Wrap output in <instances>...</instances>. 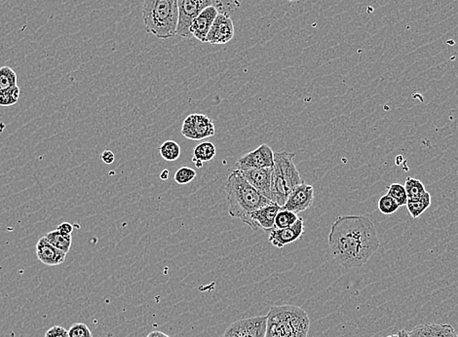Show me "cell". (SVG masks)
<instances>
[{"instance_id": "6da1fadb", "label": "cell", "mask_w": 458, "mask_h": 337, "mask_svg": "<svg viewBox=\"0 0 458 337\" xmlns=\"http://www.w3.org/2000/svg\"><path fill=\"white\" fill-rule=\"evenodd\" d=\"M381 247L376 227L364 215H343L329 233L331 257L345 269L361 268Z\"/></svg>"}, {"instance_id": "7a4b0ae2", "label": "cell", "mask_w": 458, "mask_h": 337, "mask_svg": "<svg viewBox=\"0 0 458 337\" xmlns=\"http://www.w3.org/2000/svg\"><path fill=\"white\" fill-rule=\"evenodd\" d=\"M225 192L229 201L230 217L241 220L253 230H257L250 215L272 201L260 194L243 176L240 170H234L225 182Z\"/></svg>"}, {"instance_id": "3957f363", "label": "cell", "mask_w": 458, "mask_h": 337, "mask_svg": "<svg viewBox=\"0 0 458 337\" xmlns=\"http://www.w3.org/2000/svg\"><path fill=\"white\" fill-rule=\"evenodd\" d=\"M143 21L146 32L159 39L174 37L178 30V0H144Z\"/></svg>"}, {"instance_id": "277c9868", "label": "cell", "mask_w": 458, "mask_h": 337, "mask_svg": "<svg viewBox=\"0 0 458 337\" xmlns=\"http://www.w3.org/2000/svg\"><path fill=\"white\" fill-rule=\"evenodd\" d=\"M310 321L298 306H273L267 314L265 337H306Z\"/></svg>"}, {"instance_id": "5b68a950", "label": "cell", "mask_w": 458, "mask_h": 337, "mask_svg": "<svg viewBox=\"0 0 458 337\" xmlns=\"http://www.w3.org/2000/svg\"><path fill=\"white\" fill-rule=\"evenodd\" d=\"M295 152H274V166L272 177V201L280 207L284 206L288 195L295 187L303 184L300 172L293 158Z\"/></svg>"}, {"instance_id": "8992f818", "label": "cell", "mask_w": 458, "mask_h": 337, "mask_svg": "<svg viewBox=\"0 0 458 337\" xmlns=\"http://www.w3.org/2000/svg\"><path fill=\"white\" fill-rule=\"evenodd\" d=\"M212 5V0H178L179 24L177 35L182 38H191L189 27L192 23L200 13Z\"/></svg>"}, {"instance_id": "52a82bcc", "label": "cell", "mask_w": 458, "mask_h": 337, "mask_svg": "<svg viewBox=\"0 0 458 337\" xmlns=\"http://www.w3.org/2000/svg\"><path fill=\"white\" fill-rule=\"evenodd\" d=\"M216 134L214 121L204 114H191L184 119L182 135L191 141H201Z\"/></svg>"}, {"instance_id": "ba28073f", "label": "cell", "mask_w": 458, "mask_h": 337, "mask_svg": "<svg viewBox=\"0 0 458 337\" xmlns=\"http://www.w3.org/2000/svg\"><path fill=\"white\" fill-rule=\"evenodd\" d=\"M267 316L254 317L234 322L222 337H265Z\"/></svg>"}, {"instance_id": "9c48e42d", "label": "cell", "mask_w": 458, "mask_h": 337, "mask_svg": "<svg viewBox=\"0 0 458 337\" xmlns=\"http://www.w3.org/2000/svg\"><path fill=\"white\" fill-rule=\"evenodd\" d=\"M274 166V152L268 144H263L255 151L242 156L237 161L236 167L240 171L250 169L273 168Z\"/></svg>"}, {"instance_id": "30bf717a", "label": "cell", "mask_w": 458, "mask_h": 337, "mask_svg": "<svg viewBox=\"0 0 458 337\" xmlns=\"http://www.w3.org/2000/svg\"><path fill=\"white\" fill-rule=\"evenodd\" d=\"M314 187L303 182V184L295 187L291 192V194L288 195L287 202L285 203L284 206L281 207V209L287 210V211H291L298 215L312 207L313 203H314Z\"/></svg>"}, {"instance_id": "8fae6325", "label": "cell", "mask_w": 458, "mask_h": 337, "mask_svg": "<svg viewBox=\"0 0 458 337\" xmlns=\"http://www.w3.org/2000/svg\"><path fill=\"white\" fill-rule=\"evenodd\" d=\"M234 30L231 17L227 13L219 12L207 35L206 43L214 45L227 44L234 38Z\"/></svg>"}, {"instance_id": "7c38bea8", "label": "cell", "mask_w": 458, "mask_h": 337, "mask_svg": "<svg viewBox=\"0 0 458 337\" xmlns=\"http://www.w3.org/2000/svg\"><path fill=\"white\" fill-rule=\"evenodd\" d=\"M305 220H303V217H300L292 227L282 228V229L274 228L269 233L268 241L274 247L278 248V249H282L286 246L292 244L295 241L301 239V237L305 235Z\"/></svg>"}, {"instance_id": "4fadbf2b", "label": "cell", "mask_w": 458, "mask_h": 337, "mask_svg": "<svg viewBox=\"0 0 458 337\" xmlns=\"http://www.w3.org/2000/svg\"><path fill=\"white\" fill-rule=\"evenodd\" d=\"M217 14H219V11L214 5L207 7L200 13L189 27L191 37L196 38L200 42L206 43L207 35H208Z\"/></svg>"}, {"instance_id": "5bb4252c", "label": "cell", "mask_w": 458, "mask_h": 337, "mask_svg": "<svg viewBox=\"0 0 458 337\" xmlns=\"http://www.w3.org/2000/svg\"><path fill=\"white\" fill-rule=\"evenodd\" d=\"M272 170L273 168H262L241 171L245 179L270 201H272Z\"/></svg>"}, {"instance_id": "9a60e30c", "label": "cell", "mask_w": 458, "mask_h": 337, "mask_svg": "<svg viewBox=\"0 0 458 337\" xmlns=\"http://www.w3.org/2000/svg\"><path fill=\"white\" fill-rule=\"evenodd\" d=\"M68 253L63 252L48 242L46 238H40L37 244V257L40 262L47 266H57L65 262Z\"/></svg>"}, {"instance_id": "2e32d148", "label": "cell", "mask_w": 458, "mask_h": 337, "mask_svg": "<svg viewBox=\"0 0 458 337\" xmlns=\"http://www.w3.org/2000/svg\"><path fill=\"white\" fill-rule=\"evenodd\" d=\"M280 210L279 205L272 203V204L267 205V206L260 208L253 212L250 215V219L257 229L260 228L263 231L270 233L275 228V217Z\"/></svg>"}, {"instance_id": "e0dca14e", "label": "cell", "mask_w": 458, "mask_h": 337, "mask_svg": "<svg viewBox=\"0 0 458 337\" xmlns=\"http://www.w3.org/2000/svg\"><path fill=\"white\" fill-rule=\"evenodd\" d=\"M217 154V148L211 141H205L198 144L193 151L192 162L197 168H202L205 162L211 161Z\"/></svg>"}, {"instance_id": "ac0fdd59", "label": "cell", "mask_w": 458, "mask_h": 337, "mask_svg": "<svg viewBox=\"0 0 458 337\" xmlns=\"http://www.w3.org/2000/svg\"><path fill=\"white\" fill-rule=\"evenodd\" d=\"M44 237L46 238L50 244L65 253L70 252V248H72V235L64 234V233L60 232L59 230L55 229L53 231L48 232Z\"/></svg>"}, {"instance_id": "d6986e66", "label": "cell", "mask_w": 458, "mask_h": 337, "mask_svg": "<svg viewBox=\"0 0 458 337\" xmlns=\"http://www.w3.org/2000/svg\"><path fill=\"white\" fill-rule=\"evenodd\" d=\"M430 205H431V195H430L429 192H426L421 198L409 200L406 206L412 217L417 219V217H419L420 215L428 209Z\"/></svg>"}, {"instance_id": "ffe728a7", "label": "cell", "mask_w": 458, "mask_h": 337, "mask_svg": "<svg viewBox=\"0 0 458 337\" xmlns=\"http://www.w3.org/2000/svg\"><path fill=\"white\" fill-rule=\"evenodd\" d=\"M404 186L405 189H406L407 199L409 200L421 198L427 192L426 189H425L424 182L419 181V179H414V177H407Z\"/></svg>"}, {"instance_id": "44dd1931", "label": "cell", "mask_w": 458, "mask_h": 337, "mask_svg": "<svg viewBox=\"0 0 458 337\" xmlns=\"http://www.w3.org/2000/svg\"><path fill=\"white\" fill-rule=\"evenodd\" d=\"M159 153L164 160L172 162L178 160L182 151L179 144L174 141H166L159 148Z\"/></svg>"}, {"instance_id": "7402d4cb", "label": "cell", "mask_w": 458, "mask_h": 337, "mask_svg": "<svg viewBox=\"0 0 458 337\" xmlns=\"http://www.w3.org/2000/svg\"><path fill=\"white\" fill-rule=\"evenodd\" d=\"M21 90L17 86L15 87L0 90V106H12L19 101Z\"/></svg>"}, {"instance_id": "603a6c76", "label": "cell", "mask_w": 458, "mask_h": 337, "mask_svg": "<svg viewBox=\"0 0 458 337\" xmlns=\"http://www.w3.org/2000/svg\"><path fill=\"white\" fill-rule=\"evenodd\" d=\"M298 217H300L295 212L281 209L275 217V228L282 229V228L292 227Z\"/></svg>"}, {"instance_id": "cb8c5ba5", "label": "cell", "mask_w": 458, "mask_h": 337, "mask_svg": "<svg viewBox=\"0 0 458 337\" xmlns=\"http://www.w3.org/2000/svg\"><path fill=\"white\" fill-rule=\"evenodd\" d=\"M387 194L393 198L400 207L406 206L407 201V195L405 186L401 184H392L387 187Z\"/></svg>"}, {"instance_id": "d4e9b609", "label": "cell", "mask_w": 458, "mask_h": 337, "mask_svg": "<svg viewBox=\"0 0 458 337\" xmlns=\"http://www.w3.org/2000/svg\"><path fill=\"white\" fill-rule=\"evenodd\" d=\"M17 86L16 72L9 67L0 68V90Z\"/></svg>"}, {"instance_id": "484cf974", "label": "cell", "mask_w": 458, "mask_h": 337, "mask_svg": "<svg viewBox=\"0 0 458 337\" xmlns=\"http://www.w3.org/2000/svg\"><path fill=\"white\" fill-rule=\"evenodd\" d=\"M378 208L381 214L391 215L399 210V205L388 194L383 195L379 200Z\"/></svg>"}, {"instance_id": "4316f807", "label": "cell", "mask_w": 458, "mask_h": 337, "mask_svg": "<svg viewBox=\"0 0 458 337\" xmlns=\"http://www.w3.org/2000/svg\"><path fill=\"white\" fill-rule=\"evenodd\" d=\"M432 337H458L454 326L449 324H431Z\"/></svg>"}, {"instance_id": "83f0119b", "label": "cell", "mask_w": 458, "mask_h": 337, "mask_svg": "<svg viewBox=\"0 0 458 337\" xmlns=\"http://www.w3.org/2000/svg\"><path fill=\"white\" fill-rule=\"evenodd\" d=\"M196 172L189 167H181L174 174V182L178 184H187L196 179Z\"/></svg>"}, {"instance_id": "f1b7e54d", "label": "cell", "mask_w": 458, "mask_h": 337, "mask_svg": "<svg viewBox=\"0 0 458 337\" xmlns=\"http://www.w3.org/2000/svg\"><path fill=\"white\" fill-rule=\"evenodd\" d=\"M70 337H94L89 326L83 323L73 324L68 329Z\"/></svg>"}, {"instance_id": "f546056e", "label": "cell", "mask_w": 458, "mask_h": 337, "mask_svg": "<svg viewBox=\"0 0 458 337\" xmlns=\"http://www.w3.org/2000/svg\"><path fill=\"white\" fill-rule=\"evenodd\" d=\"M409 337H432L431 324L420 325L409 331Z\"/></svg>"}, {"instance_id": "4dcf8cb0", "label": "cell", "mask_w": 458, "mask_h": 337, "mask_svg": "<svg viewBox=\"0 0 458 337\" xmlns=\"http://www.w3.org/2000/svg\"><path fill=\"white\" fill-rule=\"evenodd\" d=\"M44 337H70L68 336V331L63 326H54L48 329L45 333Z\"/></svg>"}, {"instance_id": "1f68e13d", "label": "cell", "mask_w": 458, "mask_h": 337, "mask_svg": "<svg viewBox=\"0 0 458 337\" xmlns=\"http://www.w3.org/2000/svg\"><path fill=\"white\" fill-rule=\"evenodd\" d=\"M101 159L103 161V163L110 165L115 162V154L113 151H105L103 152L102 155H101Z\"/></svg>"}, {"instance_id": "d6a6232c", "label": "cell", "mask_w": 458, "mask_h": 337, "mask_svg": "<svg viewBox=\"0 0 458 337\" xmlns=\"http://www.w3.org/2000/svg\"><path fill=\"white\" fill-rule=\"evenodd\" d=\"M57 230H59L60 232L64 233V234L72 235L73 227L70 222H63L59 227H57Z\"/></svg>"}, {"instance_id": "836d02e7", "label": "cell", "mask_w": 458, "mask_h": 337, "mask_svg": "<svg viewBox=\"0 0 458 337\" xmlns=\"http://www.w3.org/2000/svg\"><path fill=\"white\" fill-rule=\"evenodd\" d=\"M146 337H170L167 336L166 333H162V331H153V333H149L148 336Z\"/></svg>"}, {"instance_id": "e575fe53", "label": "cell", "mask_w": 458, "mask_h": 337, "mask_svg": "<svg viewBox=\"0 0 458 337\" xmlns=\"http://www.w3.org/2000/svg\"><path fill=\"white\" fill-rule=\"evenodd\" d=\"M160 179L162 181H167L169 179V171L168 170H164L160 174Z\"/></svg>"}, {"instance_id": "d590c367", "label": "cell", "mask_w": 458, "mask_h": 337, "mask_svg": "<svg viewBox=\"0 0 458 337\" xmlns=\"http://www.w3.org/2000/svg\"><path fill=\"white\" fill-rule=\"evenodd\" d=\"M398 334L400 337H409V331L407 329H401V331H399Z\"/></svg>"}, {"instance_id": "8d00e7d4", "label": "cell", "mask_w": 458, "mask_h": 337, "mask_svg": "<svg viewBox=\"0 0 458 337\" xmlns=\"http://www.w3.org/2000/svg\"><path fill=\"white\" fill-rule=\"evenodd\" d=\"M386 337H400V336H399V334L397 333V334H391V336H386Z\"/></svg>"}, {"instance_id": "74e56055", "label": "cell", "mask_w": 458, "mask_h": 337, "mask_svg": "<svg viewBox=\"0 0 458 337\" xmlns=\"http://www.w3.org/2000/svg\"><path fill=\"white\" fill-rule=\"evenodd\" d=\"M287 1H290V2H297V1H300V0H287Z\"/></svg>"}]
</instances>
